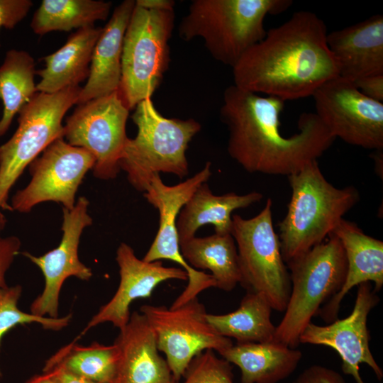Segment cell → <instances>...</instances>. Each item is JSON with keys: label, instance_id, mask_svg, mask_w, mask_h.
I'll list each match as a JSON object with an SVG mask.
<instances>
[{"label": "cell", "instance_id": "1", "mask_svg": "<svg viewBox=\"0 0 383 383\" xmlns=\"http://www.w3.org/2000/svg\"><path fill=\"white\" fill-rule=\"evenodd\" d=\"M284 102L234 84L225 89L220 118L228 131V152L245 171L288 177L318 160L335 140L315 113L301 114L299 132L284 136Z\"/></svg>", "mask_w": 383, "mask_h": 383}, {"label": "cell", "instance_id": "2", "mask_svg": "<svg viewBox=\"0 0 383 383\" xmlns=\"http://www.w3.org/2000/svg\"><path fill=\"white\" fill-rule=\"evenodd\" d=\"M327 34L324 21L316 13H294L243 55L232 67L233 84L284 101L312 96L339 76Z\"/></svg>", "mask_w": 383, "mask_h": 383}, {"label": "cell", "instance_id": "3", "mask_svg": "<svg viewBox=\"0 0 383 383\" xmlns=\"http://www.w3.org/2000/svg\"><path fill=\"white\" fill-rule=\"evenodd\" d=\"M292 196L279 223V239L287 264L321 243L359 201L353 186L337 188L324 177L318 160L289 175Z\"/></svg>", "mask_w": 383, "mask_h": 383}, {"label": "cell", "instance_id": "4", "mask_svg": "<svg viewBox=\"0 0 383 383\" xmlns=\"http://www.w3.org/2000/svg\"><path fill=\"white\" fill-rule=\"evenodd\" d=\"M289 0H194L179 25L185 41L201 38L212 57L233 67L267 30L268 14H279L292 4Z\"/></svg>", "mask_w": 383, "mask_h": 383}, {"label": "cell", "instance_id": "5", "mask_svg": "<svg viewBox=\"0 0 383 383\" xmlns=\"http://www.w3.org/2000/svg\"><path fill=\"white\" fill-rule=\"evenodd\" d=\"M134 109L131 118L138 133L127 140L120 160V168L126 172L130 184L144 193L155 174L170 173L180 179L187 176L186 151L201 124L194 118L163 116L151 98Z\"/></svg>", "mask_w": 383, "mask_h": 383}, {"label": "cell", "instance_id": "6", "mask_svg": "<svg viewBox=\"0 0 383 383\" xmlns=\"http://www.w3.org/2000/svg\"><path fill=\"white\" fill-rule=\"evenodd\" d=\"M286 265L291 292L273 340L296 348L312 318L343 287L347 261L340 240L331 233L323 242Z\"/></svg>", "mask_w": 383, "mask_h": 383}, {"label": "cell", "instance_id": "7", "mask_svg": "<svg viewBox=\"0 0 383 383\" xmlns=\"http://www.w3.org/2000/svg\"><path fill=\"white\" fill-rule=\"evenodd\" d=\"M174 10L135 4L123 38L118 92L129 110L152 97L169 68Z\"/></svg>", "mask_w": 383, "mask_h": 383}, {"label": "cell", "instance_id": "8", "mask_svg": "<svg viewBox=\"0 0 383 383\" xmlns=\"http://www.w3.org/2000/svg\"><path fill=\"white\" fill-rule=\"evenodd\" d=\"M82 87H69L57 92H37L18 111V126L0 145V209L12 210L9 192L24 169L50 143L64 137L62 121L77 104Z\"/></svg>", "mask_w": 383, "mask_h": 383}, {"label": "cell", "instance_id": "9", "mask_svg": "<svg viewBox=\"0 0 383 383\" xmlns=\"http://www.w3.org/2000/svg\"><path fill=\"white\" fill-rule=\"evenodd\" d=\"M272 201L268 199L255 216H232L240 271V284L247 292L262 294L272 309L284 311L291 292L289 272L272 222Z\"/></svg>", "mask_w": 383, "mask_h": 383}, {"label": "cell", "instance_id": "10", "mask_svg": "<svg viewBox=\"0 0 383 383\" xmlns=\"http://www.w3.org/2000/svg\"><path fill=\"white\" fill-rule=\"evenodd\" d=\"M77 105L66 119L64 137L70 145L93 155L94 177L113 179L121 170L120 160L128 140L126 125L130 110L118 90Z\"/></svg>", "mask_w": 383, "mask_h": 383}, {"label": "cell", "instance_id": "11", "mask_svg": "<svg viewBox=\"0 0 383 383\" xmlns=\"http://www.w3.org/2000/svg\"><path fill=\"white\" fill-rule=\"evenodd\" d=\"M152 328L159 351L165 353L174 382L180 381L192 360L206 350L219 354L232 346L208 322L198 298L174 309L145 304L140 308Z\"/></svg>", "mask_w": 383, "mask_h": 383}, {"label": "cell", "instance_id": "12", "mask_svg": "<svg viewBox=\"0 0 383 383\" xmlns=\"http://www.w3.org/2000/svg\"><path fill=\"white\" fill-rule=\"evenodd\" d=\"M312 96L315 113L335 139L382 150V102L367 97L353 82L340 76L323 83Z\"/></svg>", "mask_w": 383, "mask_h": 383}, {"label": "cell", "instance_id": "13", "mask_svg": "<svg viewBox=\"0 0 383 383\" xmlns=\"http://www.w3.org/2000/svg\"><path fill=\"white\" fill-rule=\"evenodd\" d=\"M94 164V157L86 149L71 145L63 138L56 139L29 165L31 180L13 196L12 210L28 213L48 201L73 209L78 187Z\"/></svg>", "mask_w": 383, "mask_h": 383}, {"label": "cell", "instance_id": "14", "mask_svg": "<svg viewBox=\"0 0 383 383\" xmlns=\"http://www.w3.org/2000/svg\"><path fill=\"white\" fill-rule=\"evenodd\" d=\"M379 302L372 283L360 284L353 309L348 316L325 326L311 322L301 333L299 344L323 345L335 350L341 358L343 372L352 376L356 383H365L360 374V364L368 365L381 381L383 371L371 353L367 328L369 313Z\"/></svg>", "mask_w": 383, "mask_h": 383}, {"label": "cell", "instance_id": "15", "mask_svg": "<svg viewBox=\"0 0 383 383\" xmlns=\"http://www.w3.org/2000/svg\"><path fill=\"white\" fill-rule=\"evenodd\" d=\"M89 201L82 196L73 209L63 208L62 237L60 245L43 255L36 257L27 252L23 255L35 264L45 278V287L31 304L30 313L50 318L58 317L59 297L62 286L68 277H75L89 280L91 270L84 265L78 257L79 238L84 228L91 225L88 213Z\"/></svg>", "mask_w": 383, "mask_h": 383}, {"label": "cell", "instance_id": "16", "mask_svg": "<svg viewBox=\"0 0 383 383\" xmlns=\"http://www.w3.org/2000/svg\"><path fill=\"white\" fill-rule=\"evenodd\" d=\"M211 162L192 177L176 185L167 186L160 174H155L143 196L159 211V228L155 238L143 260L146 262L168 260L179 265L187 272L188 285L195 287L206 279L204 272L192 267L183 257L177 230V218L196 189L207 182L211 175Z\"/></svg>", "mask_w": 383, "mask_h": 383}, {"label": "cell", "instance_id": "17", "mask_svg": "<svg viewBox=\"0 0 383 383\" xmlns=\"http://www.w3.org/2000/svg\"><path fill=\"white\" fill-rule=\"evenodd\" d=\"M120 283L113 296L102 306L82 333L109 322L121 329L131 316L130 306L139 298L151 295L160 283L170 279L187 280V272L179 267H165L162 261L146 262L137 257L133 248L121 243L116 251Z\"/></svg>", "mask_w": 383, "mask_h": 383}, {"label": "cell", "instance_id": "18", "mask_svg": "<svg viewBox=\"0 0 383 383\" xmlns=\"http://www.w3.org/2000/svg\"><path fill=\"white\" fill-rule=\"evenodd\" d=\"M114 344L118 348V360L110 383L174 382L166 360L159 354L155 333L142 313L131 314Z\"/></svg>", "mask_w": 383, "mask_h": 383}, {"label": "cell", "instance_id": "19", "mask_svg": "<svg viewBox=\"0 0 383 383\" xmlns=\"http://www.w3.org/2000/svg\"><path fill=\"white\" fill-rule=\"evenodd\" d=\"M332 233L340 240L344 249L347 273L340 291L318 312L326 323L338 319L343 299L354 287L372 282L377 292L383 286V241L365 234L357 224L344 218Z\"/></svg>", "mask_w": 383, "mask_h": 383}, {"label": "cell", "instance_id": "20", "mask_svg": "<svg viewBox=\"0 0 383 383\" xmlns=\"http://www.w3.org/2000/svg\"><path fill=\"white\" fill-rule=\"evenodd\" d=\"M339 76L354 82L383 74V16L373 15L357 23L327 34Z\"/></svg>", "mask_w": 383, "mask_h": 383}, {"label": "cell", "instance_id": "21", "mask_svg": "<svg viewBox=\"0 0 383 383\" xmlns=\"http://www.w3.org/2000/svg\"><path fill=\"white\" fill-rule=\"evenodd\" d=\"M135 6L134 0L122 1L102 28L93 50L88 80L82 87L77 104L118 90L123 38Z\"/></svg>", "mask_w": 383, "mask_h": 383}, {"label": "cell", "instance_id": "22", "mask_svg": "<svg viewBox=\"0 0 383 383\" xmlns=\"http://www.w3.org/2000/svg\"><path fill=\"white\" fill-rule=\"evenodd\" d=\"M262 198L263 195L257 192L216 195L207 182L202 183L177 216L176 224L179 243L194 238L200 227L209 224L213 226L215 233L231 234L233 211L247 208Z\"/></svg>", "mask_w": 383, "mask_h": 383}, {"label": "cell", "instance_id": "23", "mask_svg": "<svg viewBox=\"0 0 383 383\" xmlns=\"http://www.w3.org/2000/svg\"><path fill=\"white\" fill-rule=\"evenodd\" d=\"M102 28H80L72 33L55 52L43 57L44 69L35 71L40 77L37 92L52 94L79 84L89 77L92 53Z\"/></svg>", "mask_w": 383, "mask_h": 383}, {"label": "cell", "instance_id": "24", "mask_svg": "<svg viewBox=\"0 0 383 383\" xmlns=\"http://www.w3.org/2000/svg\"><path fill=\"white\" fill-rule=\"evenodd\" d=\"M238 366L241 383H278L290 376L302 358V353L274 340L237 343L220 353Z\"/></svg>", "mask_w": 383, "mask_h": 383}, {"label": "cell", "instance_id": "25", "mask_svg": "<svg viewBox=\"0 0 383 383\" xmlns=\"http://www.w3.org/2000/svg\"><path fill=\"white\" fill-rule=\"evenodd\" d=\"M181 253L193 268L209 270L216 287L233 290L240 282L237 247L231 234L194 238L179 243Z\"/></svg>", "mask_w": 383, "mask_h": 383}, {"label": "cell", "instance_id": "26", "mask_svg": "<svg viewBox=\"0 0 383 383\" xmlns=\"http://www.w3.org/2000/svg\"><path fill=\"white\" fill-rule=\"evenodd\" d=\"M272 306L260 293L247 292L235 311L223 315L206 313V318L221 335L237 343L272 341L276 326L271 321Z\"/></svg>", "mask_w": 383, "mask_h": 383}, {"label": "cell", "instance_id": "27", "mask_svg": "<svg viewBox=\"0 0 383 383\" xmlns=\"http://www.w3.org/2000/svg\"><path fill=\"white\" fill-rule=\"evenodd\" d=\"M111 5L101 0H43L34 13L30 28L42 35L94 26L96 21L107 19Z\"/></svg>", "mask_w": 383, "mask_h": 383}, {"label": "cell", "instance_id": "28", "mask_svg": "<svg viewBox=\"0 0 383 383\" xmlns=\"http://www.w3.org/2000/svg\"><path fill=\"white\" fill-rule=\"evenodd\" d=\"M33 57L24 50H10L0 66V100L4 106L0 137L6 133L13 117L37 93Z\"/></svg>", "mask_w": 383, "mask_h": 383}, {"label": "cell", "instance_id": "29", "mask_svg": "<svg viewBox=\"0 0 383 383\" xmlns=\"http://www.w3.org/2000/svg\"><path fill=\"white\" fill-rule=\"evenodd\" d=\"M118 360V348L113 343H93L82 346L72 343L64 346L47 360L43 372L60 368L95 383H110Z\"/></svg>", "mask_w": 383, "mask_h": 383}, {"label": "cell", "instance_id": "30", "mask_svg": "<svg viewBox=\"0 0 383 383\" xmlns=\"http://www.w3.org/2000/svg\"><path fill=\"white\" fill-rule=\"evenodd\" d=\"M21 292L22 288L20 285L6 286L0 289V345L4 335L17 325L36 323L45 329L60 331L70 322L71 313L63 317L50 318L20 310L17 305Z\"/></svg>", "mask_w": 383, "mask_h": 383}, {"label": "cell", "instance_id": "31", "mask_svg": "<svg viewBox=\"0 0 383 383\" xmlns=\"http://www.w3.org/2000/svg\"><path fill=\"white\" fill-rule=\"evenodd\" d=\"M182 377L183 381L172 383H234L231 363L218 357L213 350L196 355Z\"/></svg>", "mask_w": 383, "mask_h": 383}, {"label": "cell", "instance_id": "32", "mask_svg": "<svg viewBox=\"0 0 383 383\" xmlns=\"http://www.w3.org/2000/svg\"><path fill=\"white\" fill-rule=\"evenodd\" d=\"M6 223V219L0 211V289L7 286L5 280L6 273L21 248V241L18 237L1 236Z\"/></svg>", "mask_w": 383, "mask_h": 383}, {"label": "cell", "instance_id": "33", "mask_svg": "<svg viewBox=\"0 0 383 383\" xmlns=\"http://www.w3.org/2000/svg\"><path fill=\"white\" fill-rule=\"evenodd\" d=\"M32 6L30 0H0V28H13L27 16Z\"/></svg>", "mask_w": 383, "mask_h": 383}, {"label": "cell", "instance_id": "34", "mask_svg": "<svg viewBox=\"0 0 383 383\" xmlns=\"http://www.w3.org/2000/svg\"><path fill=\"white\" fill-rule=\"evenodd\" d=\"M294 383H346L337 371L318 365L306 368Z\"/></svg>", "mask_w": 383, "mask_h": 383}, {"label": "cell", "instance_id": "35", "mask_svg": "<svg viewBox=\"0 0 383 383\" xmlns=\"http://www.w3.org/2000/svg\"><path fill=\"white\" fill-rule=\"evenodd\" d=\"M353 82L363 94L383 103V74L366 76Z\"/></svg>", "mask_w": 383, "mask_h": 383}, {"label": "cell", "instance_id": "36", "mask_svg": "<svg viewBox=\"0 0 383 383\" xmlns=\"http://www.w3.org/2000/svg\"><path fill=\"white\" fill-rule=\"evenodd\" d=\"M43 372L51 373L58 383H95L60 368H52Z\"/></svg>", "mask_w": 383, "mask_h": 383}, {"label": "cell", "instance_id": "37", "mask_svg": "<svg viewBox=\"0 0 383 383\" xmlns=\"http://www.w3.org/2000/svg\"><path fill=\"white\" fill-rule=\"evenodd\" d=\"M135 4L153 10H174L175 2L172 0H136Z\"/></svg>", "mask_w": 383, "mask_h": 383}, {"label": "cell", "instance_id": "38", "mask_svg": "<svg viewBox=\"0 0 383 383\" xmlns=\"http://www.w3.org/2000/svg\"><path fill=\"white\" fill-rule=\"evenodd\" d=\"M26 383H58V382L51 373L43 372L42 374L35 375Z\"/></svg>", "mask_w": 383, "mask_h": 383}, {"label": "cell", "instance_id": "39", "mask_svg": "<svg viewBox=\"0 0 383 383\" xmlns=\"http://www.w3.org/2000/svg\"><path fill=\"white\" fill-rule=\"evenodd\" d=\"M292 383H294V382H292Z\"/></svg>", "mask_w": 383, "mask_h": 383}]
</instances>
